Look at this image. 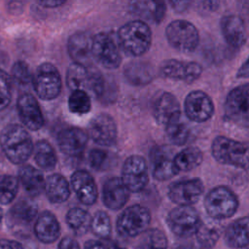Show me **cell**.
I'll use <instances>...</instances> for the list:
<instances>
[{"label": "cell", "instance_id": "obj_1", "mask_svg": "<svg viewBox=\"0 0 249 249\" xmlns=\"http://www.w3.org/2000/svg\"><path fill=\"white\" fill-rule=\"evenodd\" d=\"M0 145L8 160L19 164L25 162L33 154L34 145L27 130L19 124L5 126L0 134Z\"/></svg>", "mask_w": 249, "mask_h": 249}, {"label": "cell", "instance_id": "obj_2", "mask_svg": "<svg viewBox=\"0 0 249 249\" xmlns=\"http://www.w3.org/2000/svg\"><path fill=\"white\" fill-rule=\"evenodd\" d=\"M118 37L122 50L133 56L144 54L148 52L152 43L151 28L141 19L124 24L119 29Z\"/></svg>", "mask_w": 249, "mask_h": 249}, {"label": "cell", "instance_id": "obj_3", "mask_svg": "<svg viewBox=\"0 0 249 249\" xmlns=\"http://www.w3.org/2000/svg\"><path fill=\"white\" fill-rule=\"evenodd\" d=\"M214 159L223 164L237 168H249V143L226 136H217L211 146Z\"/></svg>", "mask_w": 249, "mask_h": 249}, {"label": "cell", "instance_id": "obj_4", "mask_svg": "<svg viewBox=\"0 0 249 249\" xmlns=\"http://www.w3.org/2000/svg\"><path fill=\"white\" fill-rule=\"evenodd\" d=\"M238 199L234 193L225 186L213 188L204 198L206 213L213 220L231 217L237 210Z\"/></svg>", "mask_w": 249, "mask_h": 249}, {"label": "cell", "instance_id": "obj_5", "mask_svg": "<svg viewBox=\"0 0 249 249\" xmlns=\"http://www.w3.org/2000/svg\"><path fill=\"white\" fill-rule=\"evenodd\" d=\"M150 222L151 213L148 208L134 204L121 213L116 223V230L123 237H135L148 230Z\"/></svg>", "mask_w": 249, "mask_h": 249}, {"label": "cell", "instance_id": "obj_6", "mask_svg": "<svg viewBox=\"0 0 249 249\" xmlns=\"http://www.w3.org/2000/svg\"><path fill=\"white\" fill-rule=\"evenodd\" d=\"M165 36L169 45L182 53L194 52L199 42L196 27L185 19L171 21L165 28Z\"/></svg>", "mask_w": 249, "mask_h": 249}, {"label": "cell", "instance_id": "obj_7", "mask_svg": "<svg viewBox=\"0 0 249 249\" xmlns=\"http://www.w3.org/2000/svg\"><path fill=\"white\" fill-rule=\"evenodd\" d=\"M224 111L231 123L249 127V84L240 85L230 91L225 101Z\"/></svg>", "mask_w": 249, "mask_h": 249}, {"label": "cell", "instance_id": "obj_8", "mask_svg": "<svg viewBox=\"0 0 249 249\" xmlns=\"http://www.w3.org/2000/svg\"><path fill=\"white\" fill-rule=\"evenodd\" d=\"M37 95L44 100L56 98L61 91V79L57 68L45 62L38 66L32 78Z\"/></svg>", "mask_w": 249, "mask_h": 249}, {"label": "cell", "instance_id": "obj_9", "mask_svg": "<svg viewBox=\"0 0 249 249\" xmlns=\"http://www.w3.org/2000/svg\"><path fill=\"white\" fill-rule=\"evenodd\" d=\"M166 223L175 235L188 237L196 234L201 220L197 211L192 206H178L168 213Z\"/></svg>", "mask_w": 249, "mask_h": 249}, {"label": "cell", "instance_id": "obj_10", "mask_svg": "<svg viewBox=\"0 0 249 249\" xmlns=\"http://www.w3.org/2000/svg\"><path fill=\"white\" fill-rule=\"evenodd\" d=\"M92 57L104 68L115 69L119 67L122 56L113 38L105 33L100 32L92 37Z\"/></svg>", "mask_w": 249, "mask_h": 249}, {"label": "cell", "instance_id": "obj_11", "mask_svg": "<svg viewBox=\"0 0 249 249\" xmlns=\"http://www.w3.org/2000/svg\"><path fill=\"white\" fill-rule=\"evenodd\" d=\"M122 180L129 192L142 191L149 182L148 166L144 158L138 155L128 157L123 165Z\"/></svg>", "mask_w": 249, "mask_h": 249}, {"label": "cell", "instance_id": "obj_12", "mask_svg": "<svg viewBox=\"0 0 249 249\" xmlns=\"http://www.w3.org/2000/svg\"><path fill=\"white\" fill-rule=\"evenodd\" d=\"M203 193V184L199 178L184 179L172 183L168 189L169 198L179 206H191Z\"/></svg>", "mask_w": 249, "mask_h": 249}, {"label": "cell", "instance_id": "obj_13", "mask_svg": "<svg viewBox=\"0 0 249 249\" xmlns=\"http://www.w3.org/2000/svg\"><path fill=\"white\" fill-rule=\"evenodd\" d=\"M185 114L195 123L208 121L214 113V104L210 96L202 90H193L185 98Z\"/></svg>", "mask_w": 249, "mask_h": 249}, {"label": "cell", "instance_id": "obj_14", "mask_svg": "<svg viewBox=\"0 0 249 249\" xmlns=\"http://www.w3.org/2000/svg\"><path fill=\"white\" fill-rule=\"evenodd\" d=\"M160 72L164 78L193 83L201 75L202 67L196 61L167 59L161 63Z\"/></svg>", "mask_w": 249, "mask_h": 249}, {"label": "cell", "instance_id": "obj_15", "mask_svg": "<svg viewBox=\"0 0 249 249\" xmlns=\"http://www.w3.org/2000/svg\"><path fill=\"white\" fill-rule=\"evenodd\" d=\"M89 135L100 146H110L117 138V125L114 119L105 113L96 115L89 124Z\"/></svg>", "mask_w": 249, "mask_h": 249}, {"label": "cell", "instance_id": "obj_16", "mask_svg": "<svg viewBox=\"0 0 249 249\" xmlns=\"http://www.w3.org/2000/svg\"><path fill=\"white\" fill-rule=\"evenodd\" d=\"M18 112L22 124L30 130H38L44 125V117L36 98L28 93L18 96L17 102Z\"/></svg>", "mask_w": 249, "mask_h": 249}, {"label": "cell", "instance_id": "obj_17", "mask_svg": "<svg viewBox=\"0 0 249 249\" xmlns=\"http://www.w3.org/2000/svg\"><path fill=\"white\" fill-rule=\"evenodd\" d=\"M37 217V206L27 200L21 199L16 202L9 210L7 215L8 225L13 230H28L30 225Z\"/></svg>", "mask_w": 249, "mask_h": 249}, {"label": "cell", "instance_id": "obj_18", "mask_svg": "<svg viewBox=\"0 0 249 249\" xmlns=\"http://www.w3.org/2000/svg\"><path fill=\"white\" fill-rule=\"evenodd\" d=\"M92 37L85 32H77L70 36L67 50L75 63L89 67L92 57Z\"/></svg>", "mask_w": 249, "mask_h": 249}, {"label": "cell", "instance_id": "obj_19", "mask_svg": "<svg viewBox=\"0 0 249 249\" xmlns=\"http://www.w3.org/2000/svg\"><path fill=\"white\" fill-rule=\"evenodd\" d=\"M88 140V133L79 127L65 128L57 137L60 151L70 157L81 155L87 147Z\"/></svg>", "mask_w": 249, "mask_h": 249}, {"label": "cell", "instance_id": "obj_20", "mask_svg": "<svg viewBox=\"0 0 249 249\" xmlns=\"http://www.w3.org/2000/svg\"><path fill=\"white\" fill-rule=\"evenodd\" d=\"M129 197V191L122 178L108 179L102 188V200L104 205L112 210H119L124 206Z\"/></svg>", "mask_w": 249, "mask_h": 249}, {"label": "cell", "instance_id": "obj_21", "mask_svg": "<svg viewBox=\"0 0 249 249\" xmlns=\"http://www.w3.org/2000/svg\"><path fill=\"white\" fill-rule=\"evenodd\" d=\"M71 186L78 199L86 205L95 203L98 196L97 187L92 176L86 170H78L71 176Z\"/></svg>", "mask_w": 249, "mask_h": 249}, {"label": "cell", "instance_id": "obj_22", "mask_svg": "<svg viewBox=\"0 0 249 249\" xmlns=\"http://www.w3.org/2000/svg\"><path fill=\"white\" fill-rule=\"evenodd\" d=\"M221 30L226 42L232 48L242 47L247 40L245 23L238 16H225L221 19Z\"/></svg>", "mask_w": 249, "mask_h": 249}, {"label": "cell", "instance_id": "obj_23", "mask_svg": "<svg viewBox=\"0 0 249 249\" xmlns=\"http://www.w3.org/2000/svg\"><path fill=\"white\" fill-rule=\"evenodd\" d=\"M153 113L159 124L166 125L172 121L181 118L179 101L172 93L163 92L156 100Z\"/></svg>", "mask_w": 249, "mask_h": 249}, {"label": "cell", "instance_id": "obj_24", "mask_svg": "<svg viewBox=\"0 0 249 249\" xmlns=\"http://www.w3.org/2000/svg\"><path fill=\"white\" fill-rule=\"evenodd\" d=\"M167 148H157L151 155L153 162V177L159 181H164L176 176L179 172L175 163L174 157L171 158Z\"/></svg>", "mask_w": 249, "mask_h": 249}, {"label": "cell", "instance_id": "obj_25", "mask_svg": "<svg viewBox=\"0 0 249 249\" xmlns=\"http://www.w3.org/2000/svg\"><path fill=\"white\" fill-rule=\"evenodd\" d=\"M34 233L42 243H53L60 235V225L56 217L50 211H43L34 224Z\"/></svg>", "mask_w": 249, "mask_h": 249}, {"label": "cell", "instance_id": "obj_26", "mask_svg": "<svg viewBox=\"0 0 249 249\" xmlns=\"http://www.w3.org/2000/svg\"><path fill=\"white\" fill-rule=\"evenodd\" d=\"M18 178L24 191L31 196H37L45 191L46 179L43 173L32 165L21 166L18 171Z\"/></svg>", "mask_w": 249, "mask_h": 249}, {"label": "cell", "instance_id": "obj_27", "mask_svg": "<svg viewBox=\"0 0 249 249\" xmlns=\"http://www.w3.org/2000/svg\"><path fill=\"white\" fill-rule=\"evenodd\" d=\"M225 241L232 248H242L249 245V216L235 220L227 228Z\"/></svg>", "mask_w": 249, "mask_h": 249}, {"label": "cell", "instance_id": "obj_28", "mask_svg": "<svg viewBox=\"0 0 249 249\" xmlns=\"http://www.w3.org/2000/svg\"><path fill=\"white\" fill-rule=\"evenodd\" d=\"M45 193L51 202L61 203L70 196V186L64 176L53 173L46 179Z\"/></svg>", "mask_w": 249, "mask_h": 249}, {"label": "cell", "instance_id": "obj_29", "mask_svg": "<svg viewBox=\"0 0 249 249\" xmlns=\"http://www.w3.org/2000/svg\"><path fill=\"white\" fill-rule=\"evenodd\" d=\"M130 10L143 19L160 23L164 18L166 7L161 1H135L130 4Z\"/></svg>", "mask_w": 249, "mask_h": 249}, {"label": "cell", "instance_id": "obj_30", "mask_svg": "<svg viewBox=\"0 0 249 249\" xmlns=\"http://www.w3.org/2000/svg\"><path fill=\"white\" fill-rule=\"evenodd\" d=\"M90 72L89 67L73 62L66 72V83L72 90H89Z\"/></svg>", "mask_w": 249, "mask_h": 249}, {"label": "cell", "instance_id": "obj_31", "mask_svg": "<svg viewBox=\"0 0 249 249\" xmlns=\"http://www.w3.org/2000/svg\"><path fill=\"white\" fill-rule=\"evenodd\" d=\"M126 79L133 85L141 86L150 83L154 78L153 67L142 61L131 62L124 68Z\"/></svg>", "mask_w": 249, "mask_h": 249}, {"label": "cell", "instance_id": "obj_32", "mask_svg": "<svg viewBox=\"0 0 249 249\" xmlns=\"http://www.w3.org/2000/svg\"><path fill=\"white\" fill-rule=\"evenodd\" d=\"M34 160L38 166L44 170H53L57 162L55 151L52 145L45 141L40 140L36 142L33 149Z\"/></svg>", "mask_w": 249, "mask_h": 249}, {"label": "cell", "instance_id": "obj_33", "mask_svg": "<svg viewBox=\"0 0 249 249\" xmlns=\"http://www.w3.org/2000/svg\"><path fill=\"white\" fill-rule=\"evenodd\" d=\"M202 159V152L197 147H188L174 156V163L179 171H191L201 163Z\"/></svg>", "mask_w": 249, "mask_h": 249}, {"label": "cell", "instance_id": "obj_34", "mask_svg": "<svg viewBox=\"0 0 249 249\" xmlns=\"http://www.w3.org/2000/svg\"><path fill=\"white\" fill-rule=\"evenodd\" d=\"M65 220L69 228L78 235L85 234L90 230L91 216L87 210L81 207L71 208L67 212Z\"/></svg>", "mask_w": 249, "mask_h": 249}, {"label": "cell", "instance_id": "obj_35", "mask_svg": "<svg viewBox=\"0 0 249 249\" xmlns=\"http://www.w3.org/2000/svg\"><path fill=\"white\" fill-rule=\"evenodd\" d=\"M222 233V226L214 221L201 222L196 232V241L202 246L210 249L219 239Z\"/></svg>", "mask_w": 249, "mask_h": 249}, {"label": "cell", "instance_id": "obj_36", "mask_svg": "<svg viewBox=\"0 0 249 249\" xmlns=\"http://www.w3.org/2000/svg\"><path fill=\"white\" fill-rule=\"evenodd\" d=\"M136 249H167V238L165 234L158 229L147 230L142 233V237Z\"/></svg>", "mask_w": 249, "mask_h": 249}, {"label": "cell", "instance_id": "obj_37", "mask_svg": "<svg viewBox=\"0 0 249 249\" xmlns=\"http://www.w3.org/2000/svg\"><path fill=\"white\" fill-rule=\"evenodd\" d=\"M18 192V180L13 175H0V204L11 203Z\"/></svg>", "mask_w": 249, "mask_h": 249}, {"label": "cell", "instance_id": "obj_38", "mask_svg": "<svg viewBox=\"0 0 249 249\" xmlns=\"http://www.w3.org/2000/svg\"><path fill=\"white\" fill-rule=\"evenodd\" d=\"M165 130L169 140L178 146L184 145L190 136V128L181 118L166 124Z\"/></svg>", "mask_w": 249, "mask_h": 249}, {"label": "cell", "instance_id": "obj_39", "mask_svg": "<svg viewBox=\"0 0 249 249\" xmlns=\"http://www.w3.org/2000/svg\"><path fill=\"white\" fill-rule=\"evenodd\" d=\"M91 232L100 238H108L111 235L112 224L109 215L102 210L94 213L90 223Z\"/></svg>", "mask_w": 249, "mask_h": 249}, {"label": "cell", "instance_id": "obj_40", "mask_svg": "<svg viewBox=\"0 0 249 249\" xmlns=\"http://www.w3.org/2000/svg\"><path fill=\"white\" fill-rule=\"evenodd\" d=\"M68 106L72 113L87 114L90 111V98L85 90H73L68 99Z\"/></svg>", "mask_w": 249, "mask_h": 249}, {"label": "cell", "instance_id": "obj_41", "mask_svg": "<svg viewBox=\"0 0 249 249\" xmlns=\"http://www.w3.org/2000/svg\"><path fill=\"white\" fill-rule=\"evenodd\" d=\"M12 98V79L3 70H0V110L5 109Z\"/></svg>", "mask_w": 249, "mask_h": 249}, {"label": "cell", "instance_id": "obj_42", "mask_svg": "<svg viewBox=\"0 0 249 249\" xmlns=\"http://www.w3.org/2000/svg\"><path fill=\"white\" fill-rule=\"evenodd\" d=\"M12 78L18 85H28L32 79L28 65L24 61H17L12 68Z\"/></svg>", "mask_w": 249, "mask_h": 249}, {"label": "cell", "instance_id": "obj_43", "mask_svg": "<svg viewBox=\"0 0 249 249\" xmlns=\"http://www.w3.org/2000/svg\"><path fill=\"white\" fill-rule=\"evenodd\" d=\"M107 159V153L102 149H92L89 155V161L93 169H100Z\"/></svg>", "mask_w": 249, "mask_h": 249}, {"label": "cell", "instance_id": "obj_44", "mask_svg": "<svg viewBox=\"0 0 249 249\" xmlns=\"http://www.w3.org/2000/svg\"><path fill=\"white\" fill-rule=\"evenodd\" d=\"M57 249H81V247L75 238L65 236L60 239Z\"/></svg>", "mask_w": 249, "mask_h": 249}, {"label": "cell", "instance_id": "obj_45", "mask_svg": "<svg viewBox=\"0 0 249 249\" xmlns=\"http://www.w3.org/2000/svg\"><path fill=\"white\" fill-rule=\"evenodd\" d=\"M0 249H23V246L17 240L2 238L0 239Z\"/></svg>", "mask_w": 249, "mask_h": 249}, {"label": "cell", "instance_id": "obj_46", "mask_svg": "<svg viewBox=\"0 0 249 249\" xmlns=\"http://www.w3.org/2000/svg\"><path fill=\"white\" fill-rule=\"evenodd\" d=\"M84 249H109V248L99 240L90 239L85 243Z\"/></svg>", "mask_w": 249, "mask_h": 249}, {"label": "cell", "instance_id": "obj_47", "mask_svg": "<svg viewBox=\"0 0 249 249\" xmlns=\"http://www.w3.org/2000/svg\"><path fill=\"white\" fill-rule=\"evenodd\" d=\"M173 249H208L201 244L196 242H188V243H181L176 245Z\"/></svg>", "mask_w": 249, "mask_h": 249}, {"label": "cell", "instance_id": "obj_48", "mask_svg": "<svg viewBox=\"0 0 249 249\" xmlns=\"http://www.w3.org/2000/svg\"><path fill=\"white\" fill-rule=\"evenodd\" d=\"M236 77L237 78H249V57L239 67V69L236 73Z\"/></svg>", "mask_w": 249, "mask_h": 249}, {"label": "cell", "instance_id": "obj_49", "mask_svg": "<svg viewBox=\"0 0 249 249\" xmlns=\"http://www.w3.org/2000/svg\"><path fill=\"white\" fill-rule=\"evenodd\" d=\"M65 3V1L62 0H48V1H39L38 4L41 6H44L46 8H55L58 6H61Z\"/></svg>", "mask_w": 249, "mask_h": 249}, {"label": "cell", "instance_id": "obj_50", "mask_svg": "<svg viewBox=\"0 0 249 249\" xmlns=\"http://www.w3.org/2000/svg\"><path fill=\"white\" fill-rule=\"evenodd\" d=\"M171 6L173 7V9L177 12H182L184 10L187 9L188 5L190 4L189 2H186V1H180V2H170Z\"/></svg>", "mask_w": 249, "mask_h": 249}, {"label": "cell", "instance_id": "obj_51", "mask_svg": "<svg viewBox=\"0 0 249 249\" xmlns=\"http://www.w3.org/2000/svg\"><path fill=\"white\" fill-rule=\"evenodd\" d=\"M3 220H4V214H3L2 209L0 208V229H1L2 225H3Z\"/></svg>", "mask_w": 249, "mask_h": 249}, {"label": "cell", "instance_id": "obj_52", "mask_svg": "<svg viewBox=\"0 0 249 249\" xmlns=\"http://www.w3.org/2000/svg\"><path fill=\"white\" fill-rule=\"evenodd\" d=\"M247 249H249V247H248V248H247Z\"/></svg>", "mask_w": 249, "mask_h": 249}]
</instances>
